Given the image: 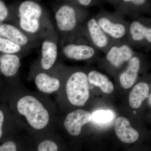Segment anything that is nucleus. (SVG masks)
I'll list each match as a JSON object with an SVG mask.
<instances>
[{"mask_svg":"<svg viewBox=\"0 0 151 151\" xmlns=\"http://www.w3.org/2000/svg\"><path fill=\"white\" fill-rule=\"evenodd\" d=\"M123 2L133 4V5L141 6L145 4L147 1L145 0H125L123 1Z\"/></svg>","mask_w":151,"mask_h":151,"instance_id":"24","label":"nucleus"},{"mask_svg":"<svg viewBox=\"0 0 151 151\" xmlns=\"http://www.w3.org/2000/svg\"><path fill=\"white\" fill-rule=\"evenodd\" d=\"M141 56L135 54L127 63L126 68L119 76L120 84L124 89H129L134 86L144 65Z\"/></svg>","mask_w":151,"mask_h":151,"instance_id":"7","label":"nucleus"},{"mask_svg":"<svg viewBox=\"0 0 151 151\" xmlns=\"http://www.w3.org/2000/svg\"><path fill=\"white\" fill-rule=\"evenodd\" d=\"M4 122V115L1 110H0V139L3 134L2 127Z\"/></svg>","mask_w":151,"mask_h":151,"instance_id":"25","label":"nucleus"},{"mask_svg":"<svg viewBox=\"0 0 151 151\" xmlns=\"http://www.w3.org/2000/svg\"><path fill=\"white\" fill-rule=\"evenodd\" d=\"M92 120L97 123H107L111 121L113 118V113L109 110H100L94 112L92 115Z\"/></svg>","mask_w":151,"mask_h":151,"instance_id":"20","label":"nucleus"},{"mask_svg":"<svg viewBox=\"0 0 151 151\" xmlns=\"http://www.w3.org/2000/svg\"><path fill=\"white\" fill-rule=\"evenodd\" d=\"M128 34L134 43L151 44V27L142 22L139 20L132 22L129 25Z\"/></svg>","mask_w":151,"mask_h":151,"instance_id":"12","label":"nucleus"},{"mask_svg":"<svg viewBox=\"0 0 151 151\" xmlns=\"http://www.w3.org/2000/svg\"><path fill=\"white\" fill-rule=\"evenodd\" d=\"M79 4L84 6H89L92 3V1L91 0H79L77 1Z\"/></svg>","mask_w":151,"mask_h":151,"instance_id":"26","label":"nucleus"},{"mask_svg":"<svg viewBox=\"0 0 151 151\" xmlns=\"http://www.w3.org/2000/svg\"><path fill=\"white\" fill-rule=\"evenodd\" d=\"M20 66V60L16 55L5 54L0 57V70L7 77L15 75Z\"/></svg>","mask_w":151,"mask_h":151,"instance_id":"16","label":"nucleus"},{"mask_svg":"<svg viewBox=\"0 0 151 151\" xmlns=\"http://www.w3.org/2000/svg\"><path fill=\"white\" fill-rule=\"evenodd\" d=\"M15 106L19 116L24 118L32 129L41 131L48 127L50 117L48 107L35 96L24 95L17 100Z\"/></svg>","mask_w":151,"mask_h":151,"instance_id":"1","label":"nucleus"},{"mask_svg":"<svg viewBox=\"0 0 151 151\" xmlns=\"http://www.w3.org/2000/svg\"><path fill=\"white\" fill-rule=\"evenodd\" d=\"M92 120V114L89 112L78 109L68 114L64 121V126L69 134L77 136L81 133L82 127Z\"/></svg>","mask_w":151,"mask_h":151,"instance_id":"6","label":"nucleus"},{"mask_svg":"<svg viewBox=\"0 0 151 151\" xmlns=\"http://www.w3.org/2000/svg\"><path fill=\"white\" fill-rule=\"evenodd\" d=\"M35 83L38 89L46 94L56 92L60 86L59 79L45 73L37 74L35 78Z\"/></svg>","mask_w":151,"mask_h":151,"instance_id":"14","label":"nucleus"},{"mask_svg":"<svg viewBox=\"0 0 151 151\" xmlns=\"http://www.w3.org/2000/svg\"><path fill=\"white\" fill-rule=\"evenodd\" d=\"M20 27L27 32H36L40 27V19L42 14V9L36 2H23L19 8Z\"/></svg>","mask_w":151,"mask_h":151,"instance_id":"3","label":"nucleus"},{"mask_svg":"<svg viewBox=\"0 0 151 151\" xmlns=\"http://www.w3.org/2000/svg\"><path fill=\"white\" fill-rule=\"evenodd\" d=\"M58 56V47L53 42L45 40L41 48V65L44 70H48L55 63Z\"/></svg>","mask_w":151,"mask_h":151,"instance_id":"13","label":"nucleus"},{"mask_svg":"<svg viewBox=\"0 0 151 151\" xmlns=\"http://www.w3.org/2000/svg\"><path fill=\"white\" fill-rule=\"evenodd\" d=\"M135 54L129 45L122 44L111 46L104 59L106 65L115 69H119L126 66Z\"/></svg>","mask_w":151,"mask_h":151,"instance_id":"4","label":"nucleus"},{"mask_svg":"<svg viewBox=\"0 0 151 151\" xmlns=\"http://www.w3.org/2000/svg\"><path fill=\"white\" fill-rule=\"evenodd\" d=\"M65 92L72 105L84 106L89 97V83L86 73L81 71L72 73L66 81Z\"/></svg>","mask_w":151,"mask_h":151,"instance_id":"2","label":"nucleus"},{"mask_svg":"<svg viewBox=\"0 0 151 151\" xmlns=\"http://www.w3.org/2000/svg\"><path fill=\"white\" fill-rule=\"evenodd\" d=\"M37 151H58V146L51 139H45L38 145Z\"/></svg>","mask_w":151,"mask_h":151,"instance_id":"21","label":"nucleus"},{"mask_svg":"<svg viewBox=\"0 0 151 151\" xmlns=\"http://www.w3.org/2000/svg\"><path fill=\"white\" fill-rule=\"evenodd\" d=\"M88 81L90 84L100 88V90L106 94H111L114 90L113 82L107 76L96 70H92L89 72Z\"/></svg>","mask_w":151,"mask_h":151,"instance_id":"17","label":"nucleus"},{"mask_svg":"<svg viewBox=\"0 0 151 151\" xmlns=\"http://www.w3.org/2000/svg\"><path fill=\"white\" fill-rule=\"evenodd\" d=\"M150 86L147 83L140 82L135 85L129 94L131 107L137 109L141 107L143 101L148 96Z\"/></svg>","mask_w":151,"mask_h":151,"instance_id":"15","label":"nucleus"},{"mask_svg":"<svg viewBox=\"0 0 151 151\" xmlns=\"http://www.w3.org/2000/svg\"><path fill=\"white\" fill-rule=\"evenodd\" d=\"M55 18L58 29L64 32L73 30L78 23L76 11L69 5H64L60 7L55 14Z\"/></svg>","mask_w":151,"mask_h":151,"instance_id":"8","label":"nucleus"},{"mask_svg":"<svg viewBox=\"0 0 151 151\" xmlns=\"http://www.w3.org/2000/svg\"><path fill=\"white\" fill-rule=\"evenodd\" d=\"M63 52L68 58L80 61L93 58L96 54V50L88 45L69 44L64 47Z\"/></svg>","mask_w":151,"mask_h":151,"instance_id":"11","label":"nucleus"},{"mask_svg":"<svg viewBox=\"0 0 151 151\" xmlns=\"http://www.w3.org/2000/svg\"><path fill=\"white\" fill-rule=\"evenodd\" d=\"M86 29L89 39L94 46L101 50L108 48L110 44L109 37L100 27L96 19L92 18L88 20Z\"/></svg>","mask_w":151,"mask_h":151,"instance_id":"9","label":"nucleus"},{"mask_svg":"<svg viewBox=\"0 0 151 151\" xmlns=\"http://www.w3.org/2000/svg\"><path fill=\"white\" fill-rule=\"evenodd\" d=\"M0 35L20 46L26 45L28 42L27 37L12 25L3 24L1 25Z\"/></svg>","mask_w":151,"mask_h":151,"instance_id":"18","label":"nucleus"},{"mask_svg":"<svg viewBox=\"0 0 151 151\" xmlns=\"http://www.w3.org/2000/svg\"><path fill=\"white\" fill-rule=\"evenodd\" d=\"M151 93H150V94H149V104L150 105V106L151 107Z\"/></svg>","mask_w":151,"mask_h":151,"instance_id":"27","label":"nucleus"},{"mask_svg":"<svg viewBox=\"0 0 151 151\" xmlns=\"http://www.w3.org/2000/svg\"><path fill=\"white\" fill-rule=\"evenodd\" d=\"M21 49L20 45L7 39L0 37V51L5 54H14Z\"/></svg>","mask_w":151,"mask_h":151,"instance_id":"19","label":"nucleus"},{"mask_svg":"<svg viewBox=\"0 0 151 151\" xmlns=\"http://www.w3.org/2000/svg\"><path fill=\"white\" fill-rule=\"evenodd\" d=\"M114 129L117 137L123 142L131 144L139 139V132L132 128L129 121L125 117H120L116 119Z\"/></svg>","mask_w":151,"mask_h":151,"instance_id":"10","label":"nucleus"},{"mask_svg":"<svg viewBox=\"0 0 151 151\" xmlns=\"http://www.w3.org/2000/svg\"><path fill=\"white\" fill-rule=\"evenodd\" d=\"M0 151H17L16 143L13 141H7L0 146Z\"/></svg>","mask_w":151,"mask_h":151,"instance_id":"22","label":"nucleus"},{"mask_svg":"<svg viewBox=\"0 0 151 151\" xmlns=\"http://www.w3.org/2000/svg\"><path fill=\"white\" fill-rule=\"evenodd\" d=\"M8 11L4 3L0 1V22L3 21L7 17Z\"/></svg>","mask_w":151,"mask_h":151,"instance_id":"23","label":"nucleus"},{"mask_svg":"<svg viewBox=\"0 0 151 151\" xmlns=\"http://www.w3.org/2000/svg\"><path fill=\"white\" fill-rule=\"evenodd\" d=\"M96 19L100 27L108 37L120 40L128 34L129 26L122 20L108 15L99 16Z\"/></svg>","mask_w":151,"mask_h":151,"instance_id":"5","label":"nucleus"}]
</instances>
